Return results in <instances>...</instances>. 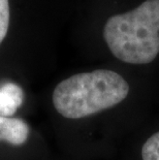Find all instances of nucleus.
<instances>
[{
	"mask_svg": "<svg viewBox=\"0 0 159 160\" xmlns=\"http://www.w3.org/2000/svg\"><path fill=\"white\" fill-rule=\"evenodd\" d=\"M143 160H159V132L147 139L142 148Z\"/></svg>",
	"mask_w": 159,
	"mask_h": 160,
	"instance_id": "5",
	"label": "nucleus"
},
{
	"mask_svg": "<svg viewBox=\"0 0 159 160\" xmlns=\"http://www.w3.org/2000/svg\"><path fill=\"white\" fill-rule=\"evenodd\" d=\"M24 101V91L18 84L6 83L0 88V116L12 117Z\"/></svg>",
	"mask_w": 159,
	"mask_h": 160,
	"instance_id": "4",
	"label": "nucleus"
},
{
	"mask_svg": "<svg viewBox=\"0 0 159 160\" xmlns=\"http://www.w3.org/2000/svg\"><path fill=\"white\" fill-rule=\"evenodd\" d=\"M29 137V126L19 118L0 116V141L12 146H22Z\"/></svg>",
	"mask_w": 159,
	"mask_h": 160,
	"instance_id": "3",
	"label": "nucleus"
},
{
	"mask_svg": "<svg viewBox=\"0 0 159 160\" xmlns=\"http://www.w3.org/2000/svg\"><path fill=\"white\" fill-rule=\"evenodd\" d=\"M128 92L129 85L119 73L96 69L60 82L53 92V104L63 117L81 119L115 107Z\"/></svg>",
	"mask_w": 159,
	"mask_h": 160,
	"instance_id": "1",
	"label": "nucleus"
},
{
	"mask_svg": "<svg viewBox=\"0 0 159 160\" xmlns=\"http://www.w3.org/2000/svg\"><path fill=\"white\" fill-rule=\"evenodd\" d=\"M9 19V0H0V45L8 32Z\"/></svg>",
	"mask_w": 159,
	"mask_h": 160,
	"instance_id": "6",
	"label": "nucleus"
},
{
	"mask_svg": "<svg viewBox=\"0 0 159 160\" xmlns=\"http://www.w3.org/2000/svg\"><path fill=\"white\" fill-rule=\"evenodd\" d=\"M103 37L112 54L123 62L148 64L159 53V0L109 18Z\"/></svg>",
	"mask_w": 159,
	"mask_h": 160,
	"instance_id": "2",
	"label": "nucleus"
}]
</instances>
